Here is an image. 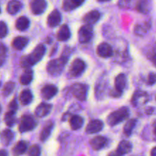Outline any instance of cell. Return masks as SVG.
<instances>
[{"label":"cell","instance_id":"obj_44","mask_svg":"<svg viewBox=\"0 0 156 156\" xmlns=\"http://www.w3.org/2000/svg\"><path fill=\"white\" fill-rule=\"evenodd\" d=\"M153 132H154V134H155V136H156V120L153 123Z\"/></svg>","mask_w":156,"mask_h":156},{"label":"cell","instance_id":"obj_34","mask_svg":"<svg viewBox=\"0 0 156 156\" xmlns=\"http://www.w3.org/2000/svg\"><path fill=\"white\" fill-rule=\"evenodd\" d=\"M15 85L13 82H9L4 85L2 89V94L4 96H9L13 91Z\"/></svg>","mask_w":156,"mask_h":156},{"label":"cell","instance_id":"obj_1","mask_svg":"<svg viewBox=\"0 0 156 156\" xmlns=\"http://www.w3.org/2000/svg\"><path fill=\"white\" fill-rule=\"evenodd\" d=\"M45 53L46 47L43 44H40L33 50V52L30 54L21 58V66L24 67V68H28L31 66H34L42 59Z\"/></svg>","mask_w":156,"mask_h":156},{"label":"cell","instance_id":"obj_48","mask_svg":"<svg viewBox=\"0 0 156 156\" xmlns=\"http://www.w3.org/2000/svg\"><path fill=\"white\" fill-rule=\"evenodd\" d=\"M0 13H1V9H0Z\"/></svg>","mask_w":156,"mask_h":156},{"label":"cell","instance_id":"obj_6","mask_svg":"<svg viewBox=\"0 0 156 156\" xmlns=\"http://www.w3.org/2000/svg\"><path fill=\"white\" fill-rule=\"evenodd\" d=\"M88 85L85 84L76 83L72 87V92L73 96L78 100L84 101L86 100L87 94H88Z\"/></svg>","mask_w":156,"mask_h":156},{"label":"cell","instance_id":"obj_8","mask_svg":"<svg viewBox=\"0 0 156 156\" xmlns=\"http://www.w3.org/2000/svg\"><path fill=\"white\" fill-rule=\"evenodd\" d=\"M149 100V95L146 91L138 90L135 91L133 94L132 99H131V103L133 106L138 107L140 105H143L146 104Z\"/></svg>","mask_w":156,"mask_h":156},{"label":"cell","instance_id":"obj_36","mask_svg":"<svg viewBox=\"0 0 156 156\" xmlns=\"http://www.w3.org/2000/svg\"><path fill=\"white\" fill-rule=\"evenodd\" d=\"M28 155L31 156H38L41 155V148L37 145H34L29 149Z\"/></svg>","mask_w":156,"mask_h":156},{"label":"cell","instance_id":"obj_11","mask_svg":"<svg viewBox=\"0 0 156 156\" xmlns=\"http://www.w3.org/2000/svg\"><path fill=\"white\" fill-rule=\"evenodd\" d=\"M104 127V123L100 120H93L87 125L85 131L88 134H94L99 133Z\"/></svg>","mask_w":156,"mask_h":156},{"label":"cell","instance_id":"obj_30","mask_svg":"<svg viewBox=\"0 0 156 156\" xmlns=\"http://www.w3.org/2000/svg\"><path fill=\"white\" fill-rule=\"evenodd\" d=\"M2 136V142L4 145L8 146V145L10 144L11 142L14 139V133L12 130L9 129H4V130L2 132L1 134Z\"/></svg>","mask_w":156,"mask_h":156},{"label":"cell","instance_id":"obj_9","mask_svg":"<svg viewBox=\"0 0 156 156\" xmlns=\"http://www.w3.org/2000/svg\"><path fill=\"white\" fill-rule=\"evenodd\" d=\"M47 2L45 0H32L30 2V9L34 15H41L47 9Z\"/></svg>","mask_w":156,"mask_h":156},{"label":"cell","instance_id":"obj_22","mask_svg":"<svg viewBox=\"0 0 156 156\" xmlns=\"http://www.w3.org/2000/svg\"><path fill=\"white\" fill-rule=\"evenodd\" d=\"M150 1L149 0H138L136 9L142 14H147L150 10Z\"/></svg>","mask_w":156,"mask_h":156},{"label":"cell","instance_id":"obj_12","mask_svg":"<svg viewBox=\"0 0 156 156\" xmlns=\"http://www.w3.org/2000/svg\"><path fill=\"white\" fill-rule=\"evenodd\" d=\"M58 92V88L54 85H47L41 89V96L45 100H50Z\"/></svg>","mask_w":156,"mask_h":156},{"label":"cell","instance_id":"obj_17","mask_svg":"<svg viewBox=\"0 0 156 156\" xmlns=\"http://www.w3.org/2000/svg\"><path fill=\"white\" fill-rule=\"evenodd\" d=\"M101 18V14L97 10H93L91 12H89L88 13H87L86 15L84 16L83 21H85L86 24H91L93 25L94 24H95Z\"/></svg>","mask_w":156,"mask_h":156},{"label":"cell","instance_id":"obj_10","mask_svg":"<svg viewBox=\"0 0 156 156\" xmlns=\"http://www.w3.org/2000/svg\"><path fill=\"white\" fill-rule=\"evenodd\" d=\"M97 53L99 56L103 58L111 57L114 54L112 47L108 43H101L99 44L97 48Z\"/></svg>","mask_w":156,"mask_h":156},{"label":"cell","instance_id":"obj_20","mask_svg":"<svg viewBox=\"0 0 156 156\" xmlns=\"http://www.w3.org/2000/svg\"><path fill=\"white\" fill-rule=\"evenodd\" d=\"M28 44V39L25 37H17L12 41V47L17 50H21Z\"/></svg>","mask_w":156,"mask_h":156},{"label":"cell","instance_id":"obj_42","mask_svg":"<svg viewBox=\"0 0 156 156\" xmlns=\"http://www.w3.org/2000/svg\"><path fill=\"white\" fill-rule=\"evenodd\" d=\"M8 155V152L5 150H0V156Z\"/></svg>","mask_w":156,"mask_h":156},{"label":"cell","instance_id":"obj_32","mask_svg":"<svg viewBox=\"0 0 156 156\" xmlns=\"http://www.w3.org/2000/svg\"><path fill=\"white\" fill-rule=\"evenodd\" d=\"M4 120L5 124L8 126H12L16 122V118H15V112L14 111H9L5 114L4 117Z\"/></svg>","mask_w":156,"mask_h":156},{"label":"cell","instance_id":"obj_27","mask_svg":"<svg viewBox=\"0 0 156 156\" xmlns=\"http://www.w3.org/2000/svg\"><path fill=\"white\" fill-rule=\"evenodd\" d=\"M29 25H30V21H29L28 18L24 16H21L19 18H18L16 23H15L16 28L18 30H21V31H24V30H27L28 28Z\"/></svg>","mask_w":156,"mask_h":156},{"label":"cell","instance_id":"obj_40","mask_svg":"<svg viewBox=\"0 0 156 156\" xmlns=\"http://www.w3.org/2000/svg\"><path fill=\"white\" fill-rule=\"evenodd\" d=\"M131 1L132 0H119L118 5L120 8H123V9H126V8L129 7Z\"/></svg>","mask_w":156,"mask_h":156},{"label":"cell","instance_id":"obj_33","mask_svg":"<svg viewBox=\"0 0 156 156\" xmlns=\"http://www.w3.org/2000/svg\"><path fill=\"white\" fill-rule=\"evenodd\" d=\"M150 27V24L146 23L144 24H138L135 27V33L138 35H143L148 31Z\"/></svg>","mask_w":156,"mask_h":156},{"label":"cell","instance_id":"obj_46","mask_svg":"<svg viewBox=\"0 0 156 156\" xmlns=\"http://www.w3.org/2000/svg\"><path fill=\"white\" fill-rule=\"evenodd\" d=\"M79 2H80V4L82 5V3L84 2V1H85V0H79Z\"/></svg>","mask_w":156,"mask_h":156},{"label":"cell","instance_id":"obj_19","mask_svg":"<svg viewBox=\"0 0 156 156\" xmlns=\"http://www.w3.org/2000/svg\"><path fill=\"white\" fill-rule=\"evenodd\" d=\"M70 126L73 130H77V129L82 128L84 124V118L79 115H73L70 117L69 120Z\"/></svg>","mask_w":156,"mask_h":156},{"label":"cell","instance_id":"obj_26","mask_svg":"<svg viewBox=\"0 0 156 156\" xmlns=\"http://www.w3.org/2000/svg\"><path fill=\"white\" fill-rule=\"evenodd\" d=\"M53 122H49L47 124H46V126L43 128V129L41 130V134H40V140L41 141H46V140L48 139V137L50 136V134H51L52 130L53 129Z\"/></svg>","mask_w":156,"mask_h":156},{"label":"cell","instance_id":"obj_21","mask_svg":"<svg viewBox=\"0 0 156 156\" xmlns=\"http://www.w3.org/2000/svg\"><path fill=\"white\" fill-rule=\"evenodd\" d=\"M22 4L18 0H11L7 5V12L11 15H15L21 10Z\"/></svg>","mask_w":156,"mask_h":156},{"label":"cell","instance_id":"obj_13","mask_svg":"<svg viewBox=\"0 0 156 156\" xmlns=\"http://www.w3.org/2000/svg\"><path fill=\"white\" fill-rule=\"evenodd\" d=\"M62 21V16L58 10H53L47 18V24L50 27H54L59 25Z\"/></svg>","mask_w":156,"mask_h":156},{"label":"cell","instance_id":"obj_41","mask_svg":"<svg viewBox=\"0 0 156 156\" xmlns=\"http://www.w3.org/2000/svg\"><path fill=\"white\" fill-rule=\"evenodd\" d=\"M121 94H122L121 91H118V90H117L116 88H114V90H112V91H111V95L114 98H119L120 97Z\"/></svg>","mask_w":156,"mask_h":156},{"label":"cell","instance_id":"obj_14","mask_svg":"<svg viewBox=\"0 0 156 156\" xmlns=\"http://www.w3.org/2000/svg\"><path fill=\"white\" fill-rule=\"evenodd\" d=\"M52 105L47 103H41L37 107L35 114L38 117H44L48 115L52 110Z\"/></svg>","mask_w":156,"mask_h":156},{"label":"cell","instance_id":"obj_15","mask_svg":"<svg viewBox=\"0 0 156 156\" xmlns=\"http://www.w3.org/2000/svg\"><path fill=\"white\" fill-rule=\"evenodd\" d=\"M107 143H108V140L105 137L98 136H96L94 139H92L90 142V144H91V148L94 150L99 151L106 146Z\"/></svg>","mask_w":156,"mask_h":156},{"label":"cell","instance_id":"obj_18","mask_svg":"<svg viewBox=\"0 0 156 156\" xmlns=\"http://www.w3.org/2000/svg\"><path fill=\"white\" fill-rule=\"evenodd\" d=\"M71 37L69 27L66 24H63L60 27L57 34V39L59 41H66Z\"/></svg>","mask_w":156,"mask_h":156},{"label":"cell","instance_id":"obj_29","mask_svg":"<svg viewBox=\"0 0 156 156\" xmlns=\"http://www.w3.org/2000/svg\"><path fill=\"white\" fill-rule=\"evenodd\" d=\"M79 5H81V4L79 0H63L62 2V9L66 12L74 10Z\"/></svg>","mask_w":156,"mask_h":156},{"label":"cell","instance_id":"obj_28","mask_svg":"<svg viewBox=\"0 0 156 156\" xmlns=\"http://www.w3.org/2000/svg\"><path fill=\"white\" fill-rule=\"evenodd\" d=\"M27 149V144L24 141H19L15 144L12 149L13 154L15 155H20L24 154Z\"/></svg>","mask_w":156,"mask_h":156},{"label":"cell","instance_id":"obj_25","mask_svg":"<svg viewBox=\"0 0 156 156\" xmlns=\"http://www.w3.org/2000/svg\"><path fill=\"white\" fill-rule=\"evenodd\" d=\"M34 72L30 69H27L20 77V83L23 85H27L30 84L33 80Z\"/></svg>","mask_w":156,"mask_h":156},{"label":"cell","instance_id":"obj_24","mask_svg":"<svg viewBox=\"0 0 156 156\" xmlns=\"http://www.w3.org/2000/svg\"><path fill=\"white\" fill-rule=\"evenodd\" d=\"M19 100L22 105H27L33 100V94L29 89L23 90L20 94Z\"/></svg>","mask_w":156,"mask_h":156},{"label":"cell","instance_id":"obj_7","mask_svg":"<svg viewBox=\"0 0 156 156\" xmlns=\"http://www.w3.org/2000/svg\"><path fill=\"white\" fill-rule=\"evenodd\" d=\"M86 68L85 62L81 59H76L72 63L69 69V73L73 77H78L81 76Z\"/></svg>","mask_w":156,"mask_h":156},{"label":"cell","instance_id":"obj_3","mask_svg":"<svg viewBox=\"0 0 156 156\" xmlns=\"http://www.w3.org/2000/svg\"><path fill=\"white\" fill-rule=\"evenodd\" d=\"M129 115V110L126 107H123L117 111L111 113L108 117V123L111 126H116L120 123L123 122V120H126Z\"/></svg>","mask_w":156,"mask_h":156},{"label":"cell","instance_id":"obj_45","mask_svg":"<svg viewBox=\"0 0 156 156\" xmlns=\"http://www.w3.org/2000/svg\"><path fill=\"white\" fill-rule=\"evenodd\" d=\"M98 1L103 2H108V1H110V0H98Z\"/></svg>","mask_w":156,"mask_h":156},{"label":"cell","instance_id":"obj_23","mask_svg":"<svg viewBox=\"0 0 156 156\" xmlns=\"http://www.w3.org/2000/svg\"><path fill=\"white\" fill-rule=\"evenodd\" d=\"M126 82H127V79L124 74L118 75L115 79V88L118 91L123 92V89L126 88Z\"/></svg>","mask_w":156,"mask_h":156},{"label":"cell","instance_id":"obj_4","mask_svg":"<svg viewBox=\"0 0 156 156\" xmlns=\"http://www.w3.org/2000/svg\"><path fill=\"white\" fill-rule=\"evenodd\" d=\"M36 126L37 122L31 115H24L21 118L18 129L20 133L28 132V131L33 130L36 127Z\"/></svg>","mask_w":156,"mask_h":156},{"label":"cell","instance_id":"obj_38","mask_svg":"<svg viewBox=\"0 0 156 156\" xmlns=\"http://www.w3.org/2000/svg\"><path fill=\"white\" fill-rule=\"evenodd\" d=\"M18 102H17L16 98H14L12 101L10 102L9 105V111H14V112H16V111L18 110Z\"/></svg>","mask_w":156,"mask_h":156},{"label":"cell","instance_id":"obj_39","mask_svg":"<svg viewBox=\"0 0 156 156\" xmlns=\"http://www.w3.org/2000/svg\"><path fill=\"white\" fill-rule=\"evenodd\" d=\"M148 85H152L156 83V74L155 73H149V76H148Z\"/></svg>","mask_w":156,"mask_h":156},{"label":"cell","instance_id":"obj_43","mask_svg":"<svg viewBox=\"0 0 156 156\" xmlns=\"http://www.w3.org/2000/svg\"><path fill=\"white\" fill-rule=\"evenodd\" d=\"M150 154H151V155H152V156H156V147H154L153 149H152Z\"/></svg>","mask_w":156,"mask_h":156},{"label":"cell","instance_id":"obj_16","mask_svg":"<svg viewBox=\"0 0 156 156\" xmlns=\"http://www.w3.org/2000/svg\"><path fill=\"white\" fill-rule=\"evenodd\" d=\"M132 149L133 146L130 142L127 141V140H123L119 143L116 152H117V155H126V154L132 151Z\"/></svg>","mask_w":156,"mask_h":156},{"label":"cell","instance_id":"obj_37","mask_svg":"<svg viewBox=\"0 0 156 156\" xmlns=\"http://www.w3.org/2000/svg\"><path fill=\"white\" fill-rule=\"evenodd\" d=\"M8 34V27L4 21H0V38H4Z\"/></svg>","mask_w":156,"mask_h":156},{"label":"cell","instance_id":"obj_47","mask_svg":"<svg viewBox=\"0 0 156 156\" xmlns=\"http://www.w3.org/2000/svg\"><path fill=\"white\" fill-rule=\"evenodd\" d=\"M2 111V107H1V105H0V113H1Z\"/></svg>","mask_w":156,"mask_h":156},{"label":"cell","instance_id":"obj_5","mask_svg":"<svg viewBox=\"0 0 156 156\" xmlns=\"http://www.w3.org/2000/svg\"><path fill=\"white\" fill-rule=\"evenodd\" d=\"M93 37V27L91 24H86L81 27L78 33V38L81 44L88 43Z\"/></svg>","mask_w":156,"mask_h":156},{"label":"cell","instance_id":"obj_31","mask_svg":"<svg viewBox=\"0 0 156 156\" xmlns=\"http://www.w3.org/2000/svg\"><path fill=\"white\" fill-rule=\"evenodd\" d=\"M137 123L136 119H130L126 123V124L123 126V133L126 136H129L132 134L133 130L135 128L136 125Z\"/></svg>","mask_w":156,"mask_h":156},{"label":"cell","instance_id":"obj_2","mask_svg":"<svg viewBox=\"0 0 156 156\" xmlns=\"http://www.w3.org/2000/svg\"><path fill=\"white\" fill-rule=\"evenodd\" d=\"M67 61L68 57L66 56H62L56 59H52L47 63V72L53 76H59L62 73Z\"/></svg>","mask_w":156,"mask_h":156},{"label":"cell","instance_id":"obj_35","mask_svg":"<svg viewBox=\"0 0 156 156\" xmlns=\"http://www.w3.org/2000/svg\"><path fill=\"white\" fill-rule=\"evenodd\" d=\"M7 56V48L3 44L0 43V66L3 65Z\"/></svg>","mask_w":156,"mask_h":156}]
</instances>
